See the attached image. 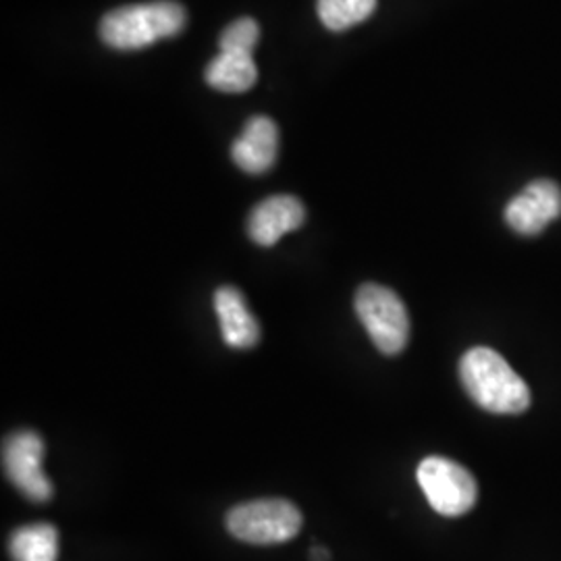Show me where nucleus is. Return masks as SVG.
<instances>
[{
	"instance_id": "nucleus-1",
	"label": "nucleus",
	"mask_w": 561,
	"mask_h": 561,
	"mask_svg": "<svg viewBox=\"0 0 561 561\" xmlns=\"http://www.w3.org/2000/svg\"><path fill=\"white\" fill-rule=\"evenodd\" d=\"M466 393L493 414H522L530 408V389L520 375L491 347H472L460 360Z\"/></svg>"
},
{
	"instance_id": "nucleus-2",
	"label": "nucleus",
	"mask_w": 561,
	"mask_h": 561,
	"mask_svg": "<svg viewBox=\"0 0 561 561\" xmlns=\"http://www.w3.org/2000/svg\"><path fill=\"white\" fill-rule=\"evenodd\" d=\"M185 25V11L173 0L129 4L106 13L101 38L117 50H138L162 38L178 36Z\"/></svg>"
},
{
	"instance_id": "nucleus-3",
	"label": "nucleus",
	"mask_w": 561,
	"mask_h": 561,
	"mask_svg": "<svg viewBox=\"0 0 561 561\" xmlns=\"http://www.w3.org/2000/svg\"><path fill=\"white\" fill-rule=\"evenodd\" d=\"M354 308L375 347L385 356H398L410 341V314L400 296L379 283H364Z\"/></svg>"
},
{
	"instance_id": "nucleus-4",
	"label": "nucleus",
	"mask_w": 561,
	"mask_h": 561,
	"mask_svg": "<svg viewBox=\"0 0 561 561\" xmlns=\"http://www.w3.org/2000/svg\"><path fill=\"white\" fill-rule=\"evenodd\" d=\"M229 533L250 545H279L298 537L300 510L287 500L240 503L227 514Z\"/></svg>"
},
{
	"instance_id": "nucleus-5",
	"label": "nucleus",
	"mask_w": 561,
	"mask_h": 561,
	"mask_svg": "<svg viewBox=\"0 0 561 561\" xmlns=\"http://www.w3.org/2000/svg\"><path fill=\"white\" fill-rule=\"evenodd\" d=\"M416 479L431 507L445 518L468 514L479 500L477 479L458 461L431 456L421 461Z\"/></svg>"
},
{
	"instance_id": "nucleus-6",
	"label": "nucleus",
	"mask_w": 561,
	"mask_h": 561,
	"mask_svg": "<svg viewBox=\"0 0 561 561\" xmlns=\"http://www.w3.org/2000/svg\"><path fill=\"white\" fill-rule=\"evenodd\" d=\"M44 442L34 431L11 433L2 445V468L7 479L32 502L44 503L53 497V482L44 474Z\"/></svg>"
},
{
	"instance_id": "nucleus-7",
	"label": "nucleus",
	"mask_w": 561,
	"mask_h": 561,
	"mask_svg": "<svg viewBox=\"0 0 561 561\" xmlns=\"http://www.w3.org/2000/svg\"><path fill=\"white\" fill-rule=\"evenodd\" d=\"M561 187L549 180L533 181L505 206V221L520 236H537L560 219Z\"/></svg>"
},
{
	"instance_id": "nucleus-8",
	"label": "nucleus",
	"mask_w": 561,
	"mask_h": 561,
	"mask_svg": "<svg viewBox=\"0 0 561 561\" xmlns=\"http://www.w3.org/2000/svg\"><path fill=\"white\" fill-rule=\"evenodd\" d=\"M306 208L296 196H271L262 201L248 219V236L262 248H271L277 241L301 227Z\"/></svg>"
},
{
	"instance_id": "nucleus-9",
	"label": "nucleus",
	"mask_w": 561,
	"mask_h": 561,
	"mask_svg": "<svg viewBox=\"0 0 561 561\" xmlns=\"http://www.w3.org/2000/svg\"><path fill=\"white\" fill-rule=\"evenodd\" d=\"M279 129L275 121L256 115L243 125L240 138L231 146V159L241 171L259 175L268 171L277 161Z\"/></svg>"
},
{
	"instance_id": "nucleus-10",
	"label": "nucleus",
	"mask_w": 561,
	"mask_h": 561,
	"mask_svg": "<svg viewBox=\"0 0 561 561\" xmlns=\"http://www.w3.org/2000/svg\"><path fill=\"white\" fill-rule=\"evenodd\" d=\"M215 312L221 324L222 341L233 350H250L261 341V324L250 312L240 289L222 285L215 291Z\"/></svg>"
},
{
	"instance_id": "nucleus-11",
	"label": "nucleus",
	"mask_w": 561,
	"mask_h": 561,
	"mask_svg": "<svg viewBox=\"0 0 561 561\" xmlns=\"http://www.w3.org/2000/svg\"><path fill=\"white\" fill-rule=\"evenodd\" d=\"M259 80L254 55L238 50H221L206 67V81L219 92L240 94Z\"/></svg>"
},
{
	"instance_id": "nucleus-12",
	"label": "nucleus",
	"mask_w": 561,
	"mask_h": 561,
	"mask_svg": "<svg viewBox=\"0 0 561 561\" xmlns=\"http://www.w3.org/2000/svg\"><path fill=\"white\" fill-rule=\"evenodd\" d=\"M9 553L13 561H57L59 530L46 522L21 526L11 535Z\"/></svg>"
},
{
	"instance_id": "nucleus-13",
	"label": "nucleus",
	"mask_w": 561,
	"mask_h": 561,
	"mask_svg": "<svg viewBox=\"0 0 561 561\" xmlns=\"http://www.w3.org/2000/svg\"><path fill=\"white\" fill-rule=\"evenodd\" d=\"M377 9V0H319L317 11L324 27L331 32H343L364 20Z\"/></svg>"
},
{
	"instance_id": "nucleus-14",
	"label": "nucleus",
	"mask_w": 561,
	"mask_h": 561,
	"mask_svg": "<svg viewBox=\"0 0 561 561\" xmlns=\"http://www.w3.org/2000/svg\"><path fill=\"white\" fill-rule=\"evenodd\" d=\"M259 41H261L259 23L250 18H241V20L233 21L229 27H225L221 41H219V48L254 55V48Z\"/></svg>"
},
{
	"instance_id": "nucleus-15",
	"label": "nucleus",
	"mask_w": 561,
	"mask_h": 561,
	"mask_svg": "<svg viewBox=\"0 0 561 561\" xmlns=\"http://www.w3.org/2000/svg\"><path fill=\"white\" fill-rule=\"evenodd\" d=\"M310 558H312V561H329V551L322 549V547H314L310 551Z\"/></svg>"
}]
</instances>
